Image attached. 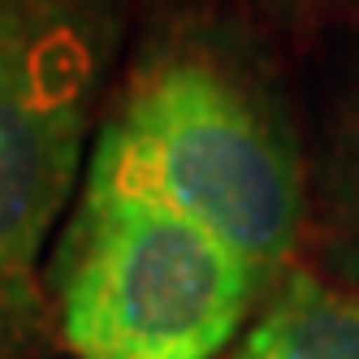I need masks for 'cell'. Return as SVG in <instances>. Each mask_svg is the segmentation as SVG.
<instances>
[{"mask_svg":"<svg viewBox=\"0 0 359 359\" xmlns=\"http://www.w3.org/2000/svg\"><path fill=\"white\" fill-rule=\"evenodd\" d=\"M87 187L165 203L264 277L299 243L294 143L260 83L208 39H165L139 57L95 135Z\"/></svg>","mask_w":359,"mask_h":359,"instance_id":"6da1fadb","label":"cell"},{"mask_svg":"<svg viewBox=\"0 0 359 359\" xmlns=\"http://www.w3.org/2000/svg\"><path fill=\"white\" fill-rule=\"evenodd\" d=\"M355 173H359V139H355Z\"/></svg>","mask_w":359,"mask_h":359,"instance_id":"5b68a950","label":"cell"},{"mask_svg":"<svg viewBox=\"0 0 359 359\" xmlns=\"http://www.w3.org/2000/svg\"><path fill=\"white\" fill-rule=\"evenodd\" d=\"M238 359H359V299L290 273L251 325Z\"/></svg>","mask_w":359,"mask_h":359,"instance_id":"277c9868","label":"cell"},{"mask_svg":"<svg viewBox=\"0 0 359 359\" xmlns=\"http://www.w3.org/2000/svg\"><path fill=\"white\" fill-rule=\"evenodd\" d=\"M121 0H0V359L48 333L39 260L79 182Z\"/></svg>","mask_w":359,"mask_h":359,"instance_id":"3957f363","label":"cell"},{"mask_svg":"<svg viewBox=\"0 0 359 359\" xmlns=\"http://www.w3.org/2000/svg\"><path fill=\"white\" fill-rule=\"evenodd\" d=\"M53 281L74 359H217L264 273L165 203L83 187Z\"/></svg>","mask_w":359,"mask_h":359,"instance_id":"7a4b0ae2","label":"cell"}]
</instances>
